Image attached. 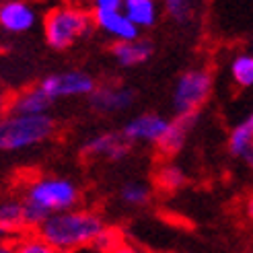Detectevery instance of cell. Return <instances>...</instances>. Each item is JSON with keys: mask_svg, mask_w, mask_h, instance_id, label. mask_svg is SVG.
Here are the masks:
<instances>
[{"mask_svg": "<svg viewBox=\"0 0 253 253\" xmlns=\"http://www.w3.org/2000/svg\"><path fill=\"white\" fill-rule=\"evenodd\" d=\"M105 226L103 216L95 210H66L47 216L35 233L58 251L74 253L91 247Z\"/></svg>", "mask_w": 253, "mask_h": 253, "instance_id": "6da1fadb", "label": "cell"}, {"mask_svg": "<svg viewBox=\"0 0 253 253\" xmlns=\"http://www.w3.org/2000/svg\"><path fill=\"white\" fill-rule=\"evenodd\" d=\"M56 134V120L45 116H10L0 113V150H25L49 140Z\"/></svg>", "mask_w": 253, "mask_h": 253, "instance_id": "7a4b0ae2", "label": "cell"}, {"mask_svg": "<svg viewBox=\"0 0 253 253\" xmlns=\"http://www.w3.org/2000/svg\"><path fill=\"white\" fill-rule=\"evenodd\" d=\"M91 31H93L91 10L81 6L60 4L49 8L43 17L45 42L54 49H68Z\"/></svg>", "mask_w": 253, "mask_h": 253, "instance_id": "3957f363", "label": "cell"}, {"mask_svg": "<svg viewBox=\"0 0 253 253\" xmlns=\"http://www.w3.org/2000/svg\"><path fill=\"white\" fill-rule=\"evenodd\" d=\"M79 187L74 181L64 179V177H40L27 185L23 202L40 208L47 216L58 212L74 210L79 204Z\"/></svg>", "mask_w": 253, "mask_h": 253, "instance_id": "277c9868", "label": "cell"}, {"mask_svg": "<svg viewBox=\"0 0 253 253\" xmlns=\"http://www.w3.org/2000/svg\"><path fill=\"white\" fill-rule=\"evenodd\" d=\"M212 93V72L208 68H192L183 72L173 88V109L177 116L198 113Z\"/></svg>", "mask_w": 253, "mask_h": 253, "instance_id": "5b68a950", "label": "cell"}, {"mask_svg": "<svg viewBox=\"0 0 253 253\" xmlns=\"http://www.w3.org/2000/svg\"><path fill=\"white\" fill-rule=\"evenodd\" d=\"M122 4L120 0H97L91 8L93 27L113 37V42H134L140 37V29L124 15Z\"/></svg>", "mask_w": 253, "mask_h": 253, "instance_id": "8992f818", "label": "cell"}, {"mask_svg": "<svg viewBox=\"0 0 253 253\" xmlns=\"http://www.w3.org/2000/svg\"><path fill=\"white\" fill-rule=\"evenodd\" d=\"M42 91L49 97V101L56 99H66V97H84L95 91V79L91 74L81 72V70H66V72H56L47 74L37 84Z\"/></svg>", "mask_w": 253, "mask_h": 253, "instance_id": "52a82bcc", "label": "cell"}, {"mask_svg": "<svg viewBox=\"0 0 253 253\" xmlns=\"http://www.w3.org/2000/svg\"><path fill=\"white\" fill-rule=\"evenodd\" d=\"M91 97V107L101 116H116L130 109L136 101V93L124 84H97Z\"/></svg>", "mask_w": 253, "mask_h": 253, "instance_id": "ba28073f", "label": "cell"}, {"mask_svg": "<svg viewBox=\"0 0 253 253\" xmlns=\"http://www.w3.org/2000/svg\"><path fill=\"white\" fill-rule=\"evenodd\" d=\"M132 144L122 136V132H101L81 146V155L86 159H107L122 161L128 157Z\"/></svg>", "mask_w": 253, "mask_h": 253, "instance_id": "9c48e42d", "label": "cell"}, {"mask_svg": "<svg viewBox=\"0 0 253 253\" xmlns=\"http://www.w3.org/2000/svg\"><path fill=\"white\" fill-rule=\"evenodd\" d=\"M167 124H169V120L159 116V113H140V116H136L124 124L122 136L130 144H134V142L157 144L163 132H165Z\"/></svg>", "mask_w": 253, "mask_h": 253, "instance_id": "30bf717a", "label": "cell"}, {"mask_svg": "<svg viewBox=\"0 0 253 253\" xmlns=\"http://www.w3.org/2000/svg\"><path fill=\"white\" fill-rule=\"evenodd\" d=\"M198 122V113H189V116H175L169 120L165 132L159 138V142L155 144L159 148V153L163 157H173L185 146L189 132L194 130V126Z\"/></svg>", "mask_w": 253, "mask_h": 253, "instance_id": "8fae6325", "label": "cell"}, {"mask_svg": "<svg viewBox=\"0 0 253 253\" xmlns=\"http://www.w3.org/2000/svg\"><path fill=\"white\" fill-rule=\"evenodd\" d=\"M52 101L40 86H29L6 101L4 113L10 116H45Z\"/></svg>", "mask_w": 253, "mask_h": 253, "instance_id": "7c38bea8", "label": "cell"}, {"mask_svg": "<svg viewBox=\"0 0 253 253\" xmlns=\"http://www.w3.org/2000/svg\"><path fill=\"white\" fill-rule=\"evenodd\" d=\"M37 21V15L31 4L21 0H8L0 4V27L8 33H25Z\"/></svg>", "mask_w": 253, "mask_h": 253, "instance_id": "4fadbf2b", "label": "cell"}, {"mask_svg": "<svg viewBox=\"0 0 253 253\" xmlns=\"http://www.w3.org/2000/svg\"><path fill=\"white\" fill-rule=\"evenodd\" d=\"M109 49H111V56L116 58L118 64L130 68V66L144 64V62L153 56L155 45L148 40L138 37V40H134V42H113Z\"/></svg>", "mask_w": 253, "mask_h": 253, "instance_id": "5bb4252c", "label": "cell"}, {"mask_svg": "<svg viewBox=\"0 0 253 253\" xmlns=\"http://www.w3.org/2000/svg\"><path fill=\"white\" fill-rule=\"evenodd\" d=\"M122 10L136 29L155 27L159 19V6L153 0H126L122 4Z\"/></svg>", "mask_w": 253, "mask_h": 253, "instance_id": "9a60e30c", "label": "cell"}, {"mask_svg": "<svg viewBox=\"0 0 253 253\" xmlns=\"http://www.w3.org/2000/svg\"><path fill=\"white\" fill-rule=\"evenodd\" d=\"M0 226L10 235L19 237L25 231V218H23V200L17 198H4L0 200Z\"/></svg>", "mask_w": 253, "mask_h": 253, "instance_id": "2e32d148", "label": "cell"}, {"mask_svg": "<svg viewBox=\"0 0 253 253\" xmlns=\"http://www.w3.org/2000/svg\"><path fill=\"white\" fill-rule=\"evenodd\" d=\"M185 181L187 177L183 169L173 165V163H163L155 173V183L163 192H177V189H181L185 185Z\"/></svg>", "mask_w": 253, "mask_h": 253, "instance_id": "e0dca14e", "label": "cell"}, {"mask_svg": "<svg viewBox=\"0 0 253 253\" xmlns=\"http://www.w3.org/2000/svg\"><path fill=\"white\" fill-rule=\"evenodd\" d=\"M15 253H62L49 243H45L37 233H23L12 241Z\"/></svg>", "mask_w": 253, "mask_h": 253, "instance_id": "ac0fdd59", "label": "cell"}, {"mask_svg": "<svg viewBox=\"0 0 253 253\" xmlns=\"http://www.w3.org/2000/svg\"><path fill=\"white\" fill-rule=\"evenodd\" d=\"M231 77L241 86H253V56L251 54H239L231 62Z\"/></svg>", "mask_w": 253, "mask_h": 253, "instance_id": "d6986e66", "label": "cell"}, {"mask_svg": "<svg viewBox=\"0 0 253 253\" xmlns=\"http://www.w3.org/2000/svg\"><path fill=\"white\" fill-rule=\"evenodd\" d=\"M120 198L128 206H144L150 198V187L140 181H128L120 189Z\"/></svg>", "mask_w": 253, "mask_h": 253, "instance_id": "ffe728a7", "label": "cell"}, {"mask_svg": "<svg viewBox=\"0 0 253 253\" xmlns=\"http://www.w3.org/2000/svg\"><path fill=\"white\" fill-rule=\"evenodd\" d=\"M165 12H167V17L173 23L187 25V23L194 21L196 6H194V2H187V0H167L165 2Z\"/></svg>", "mask_w": 253, "mask_h": 253, "instance_id": "44dd1931", "label": "cell"}, {"mask_svg": "<svg viewBox=\"0 0 253 253\" xmlns=\"http://www.w3.org/2000/svg\"><path fill=\"white\" fill-rule=\"evenodd\" d=\"M122 241H124L122 231H118L116 226H105V231L95 239V243L91 247L103 251V253H113V249H116Z\"/></svg>", "mask_w": 253, "mask_h": 253, "instance_id": "7402d4cb", "label": "cell"}, {"mask_svg": "<svg viewBox=\"0 0 253 253\" xmlns=\"http://www.w3.org/2000/svg\"><path fill=\"white\" fill-rule=\"evenodd\" d=\"M113 253H146V251L142 247H138V245H134V243H130V241H126L124 239V241L113 249Z\"/></svg>", "mask_w": 253, "mask_h": 253, "instance_id": "603a6c76", "label": "cell"}, {"mask_svg": "<svg viewBox=\"0 0 253 253\" xmlns=\"http://www.w3.org/2000/svg\"><path fill=\"white\" fill-rule=\"evenodd\" d=\"M241 161H243L245 165H247V167H249V169L253 171V144H251V146H249V148L245 150V153L241 155Z\"/></svg>", "mask_w": 253, "mask_h": 253, "instance_id": "cb8c5ba5", "label": "cell"}, {"mask_svg": "<svg viewBox=\"0 0 253 253\" xmlns=\"http://www.w3.org/2000/svg\"><path fill=\"white\" fill-rule=\"evenodd\" d=\"M0 253H15L12 241H0Z\"/></svg>", "mask_w": 253, "mask_h": 253, "instance_id": "d4e9b609", "label": "cell"}, {"mask_svg": "<svg viewBox=\"0 0 253 253\" xmlns=\"http://www.w3.org/2000/svg\"><path fill=\"white\" fill-rule=\"evenodd\" d=\"M241 124H243V128H245V130H247V132L253 136V111H251L249 116H247V120H245V122H241Z\"/></svg>", "mask_w": 253, "mask_h": 253, "instance_id": "484cf974", "label": "cell"}, {"mask_svg": "<svg viewBox=\"0 0 253 253\" xmlns=\"http://www.w3.org/2000/svg\"><path fill=\"white\" fill-rule=\"evenodd\" d=\"M245 212H247V216L253 220V196H249L247 202H245Z\"/></svg>", "mask_w": 253, "mask_h": 253, "instance_id": "4316f807", "label": "cell"}, {"mask_svg": "<svg viewBox=\"0 0 253 253\" xmlns=\"http://www.w3.org/2000/svg\"><path fill=\"white\" fill-rule=\"evenodd\" d=\"M74 253H103V251H99L95 247H84V249H79V251H74Z\"/></svg>", "mask_w": 253, "mask_h": 253, "instance_id": "83f0119b", "label": "cell"}, {"mask_svg": "<svg viewBox=\"0 0 253 253\" xmlns=\"http://www.w3.org/2000/svg\"><path fill=\"white\" fill-rule=\"evenodd\" d=\"M8 237H10V235H8V233H6L4 229H2V226H0V241H6Z\"/></svg>", "mask_w": 253, "mask_h": 253, "instance_id": "f1b7e54d", "label": "cell"}, {"mask_svg": "<svg viewBox=\"0 0 253 253\" xmlns=\"http://www.w3.org/2000/svg\"><path fill=\"white\" fill-rule=\"evenodd\" d=\"M251 56H253V54H251Z\"/></svg>", "mask_w": 253, "mask_h": 253, "instance_id": "f546056e", "label": "cell"}]
</instances>
